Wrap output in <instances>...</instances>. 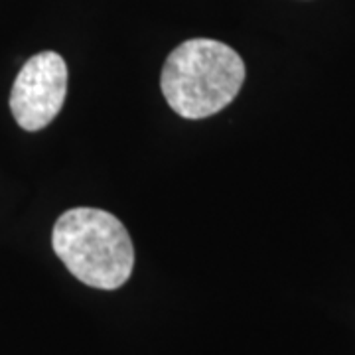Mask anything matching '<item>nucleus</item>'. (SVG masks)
<instances>
[{"mask_svg": "<svg viewBox=\"0 0 355 355\" xmlns=\"http://www.w3.org/2000/svg\"><path fill=\"white\" fill-rule=\"evenodd\" d=\"M245 81V62L231 46L209 38L180 44L166 58L160 87L184 119H207L233 101Z\"/></svg>", "mask_w": 355, "mask_h": 355, "instance_id": "obj_1", "label": "nucleus"}, {"mask_svg": "<svg viewBox=\"0 0 355 355\" xmlns=\"http://www.w3.org/2000/svg\"><path fill=\"white\" fill-rule=\"evenodd\" d=\"M51 247L65 268L93 288H121L132 275L135 247L130 235L109 211L76 207L62 214L53 225Z\"/></svg>", "mask_w": 355, "mask_h": 355, "instance_id": "obj_2", "label": "nucleus"}, {"mask_svg": "<svg viewBox=\"0 0 355 355\" xmlns=\"http://www.w3.org/2000/svg\"><path fill=\"white\" fill-rule=\"evenodd\" d=\"M67 93V65L55 51H42L20 69L10 93V111L20 127L36 132L62 111Z\"/></svg>", "mask_w": 355, "mask_h": 355, "instance_id": "obj_3", "label": "nucleus"}]
</instances>
